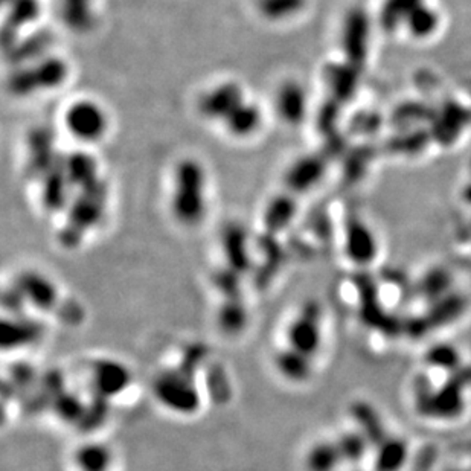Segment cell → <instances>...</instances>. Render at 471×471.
<instances>
[{
  "label": "cell",
  "instance_id": "1",
  "mask_svg": "<svg viewBox=\"0 0 471 471\" xmlns=\"http://www.w3.org/2000/svg\"><path fill=\"white\" fill-rule=\"evenodd\" d=\"M206 172L202 164L185 159L176 168L172 211L179 223L196 226L206 212Z\"/></svg>",
  "mask_w": 471,
  "mask_h": 471
},
{
  "label": "cell",
  "instance_id": "2",
  "mask_svg": "<svg viewBox=\"0 0 471 471\" xmlns=\"http://www.w3.org/2000/svg\"><path fill=\"white\" fill-rule=\"evenodd\" d=\"M108 200V188L100 180L93 187L83 189L70 208L69 219L61 230L60 240L68 247L80 244L87 230L97 225L104 212Z\"/></svg>",
  "mask_w": 471,
  "mask_h": 471
},
{
  "label": "cell",
  "instance_id": "3",
  "mask_svg": "<svg viewBox=\"0 0 471 471\" xmlns=\"http://www.w3.org/2000/svg\"><path fill=\"white\" fill-rule=\"evenodd\" d=\"M69 76V68L66 61L57 57L40 60L38 63L19 70L10 80V89L14 95L27 97L34 92L52 91L63 86Z\"/></svg>",
  "mask_w": 471,
  "mask_h": 471
},
{
  "label": "cell",
  "instance_id": "4",
  "mask_svg": "<svg viewBox=\"0 0 471 471\" xmlns=\"http://www.w3.org/2000/svg\"><path fill=\"white\" fill-rule=\"evenodd\" d=\"M285 345L315 357L322 345V308L319 302L310 300L290 321L285 331Z\"/></svg>",
  "mask_w": 471,
  "mask_h": 471
},
{
  "label": "cell",
  "instance_id": "5",
  "mask_svg": "<svg viewBox=\"0 0 471 471\" xmlns=\"http://www.w3.org/2000/svg\"><path fill=\"white\" fill-rule=\"evenodd\" d=\"M65 124L70 136L81 142L92 144L102 140L108 132V113L92 100H80L68 108Z\"/></svg>",
  "mask_w": 471,
  "mask_h": 471
},
{
  "label": "cell",
  "instance_id": "6",
  "mask_svg": "<svg viewBox=\"0 0 471 471\" xmlns=\"http://www.w3.org/2000/svg\"><path fill=\"white\" fill-rule=\"evenodd\" d=\"M157 400L174 412H193L198 406L197 391L182 371L170 370L155 383Z\"/></svg>",
  "mask_w": 471,
  "mask_h": 471
},
{
  "label": "cell",
  "instance_id": "7",
  "mask_svg": "<svg viewBox=\"0 0 471 471\" xmlns=\"http://www.w3.org/2000/svg\"><path fill=\"white\" fill-rule=\"evenodd\" d=\"M246 102L244 91L236 83H223L206 92L198 101V112L211 121H223Z\"/></svg>",
  "mask_w": 471,
  "mask_h": 471
},
{
  "label": "cell",
  "instance_id": "8",
  "mask_svg": "<svg viewBox=\"0 0 471 471\" xmlns=\"http://www.w3.org/2000/svg\"><path fill=\"white\" fill-rule=\"evenodd\" d=\"M345 249L353 263L368 266L379 253V243L370 226L360 219H353L345 230Z\"/></svg>",
  "mask_w": 471,
  "mask_h": 471
},
{
  "label": "cell",
  "instance_id": "9",
  "mask_svg": "<svg viewBox=\"0 0 471 471\" xmlns=\"http://www.w3.org/2000/svg\"><path fill=\"white\" fill-rule=\"evenodd\" d=\"M16 293L40 310H51L59 300V290L54 283L37 272L20 275L16 281Z\"/></svg>",
  "mask_w": 471,
  "mask_h": 471
},
{
  "label": "cell",
  "instance_id": "10",
  "mask_svg": "<svg viewBox=\"0 0 471 471\" xmlns=\"http://www.w3.org/2000/svg\"><path fill=\"white\" fill-rule=\"evenodd\" d=\"M368 17L362 10H353L343 23V51L354 68L363 61L364 52L368 48Z\"/></svg>",
  "mask_w": 471,
  "mask_h": 471
},
{
  "label": "cell",
  "instance_id": "11",
  "mask_svg": "<svg viewBox=\"0 0 471 471\" xmlns=\"http://www.w3.org/2000/svg\"><path fill=\"white\" fill-rule=\"evenodd\" d=\"M132 380L129 368L115 360H101L93 364L92 385L101 396H116L125 391Z\"/></svg>",
  "mask_w": 471,
  "mask_h": 471
},
{
  "label": "cell",
  "instance_id": "12",
  "mask_svg": "<svg viewBox=\"0 0 471 471\" xmlns=\"http://www.w3.org/2000/svg\"><path fill=\"white\" fill-rule=\"evenodd\" d=\"M308 97L298 81H287L276 93V112L290 125H299L307 116Z\"/></svg>",
  "mask_w": 471,
  "mask_h": 471
},
{
  "label": "cell",
  "instance_id": "13",
  "mask_svg": "<svg viewBox=\"0 0 471 471\" xmlns=\"http://www.w3.org/2000/svg\"><path fill=\"white\" fill-rule=\"evenodd\" d=\"M274 366L279 377L293 385L306 383L313 375V359L287 345L275 354Z\"/></svg>",
  "mask_w": 471,
  "mask_h": 471
},
{
  "label": "cell",
  "instance_id": "14",
  "mask_svg": "<svg viewBox=\"0 0 471 471\" xmlns=\"http://www.w3.org/2000/svg\"><path fill=\"white\" fill-rule=\"evenodd\" d=\"M327 164L321 156H304L290 168L285 183L293 194L304 193L319 183Z\"/></svg>",
  "mask_w": 471,
  "mask_h": 471
},
{
  "label": "cell",
  "instance_id": "15",
  "mask_svg": "<svg viewBox=\"0 0 471 471\" xmlns=\"http://www.w3.org/2000/svg\"><path fill=\"white\" fill-rule=\"evenodd\" d=\"M54 136L46 129H37L29 138V168L36 176H44L57 164Z\"/></svg>",
  "mask_w": 471,
  "mask_h": 471
},
{
  "label": "cell",
  "instance_id": "16",
  "mask_svg": "<svg viewBox=\"0 0 471 471\" xmlns=\"http://www.w3.org/2000/svg\"><path fill=\"white\" fill-rule=\"evenodd\" d=\"M72 187L69 179L66 176L63 161H59L44 176V189L42 200L44 208L51 212H59L65 208L68 202V188Z\"/></svg>",
  "mask_w": 471,
  "mask_h": 471
},
{
  "label": "cell",
  "instance_id": "17",
  "mask_svg": "<svg viewBox=\"0 0 471 471\" xmlns=\"http://www.w3.org/2000/svg\"><path fill=\"white\" fill-rule=\"evenodd\" d=\"M66 176L72 187L80 188L81 191L100 182L98 179V164L89 153L76 151L63 159Z\"/></svg>",
  "mask_w": 471,
  "mask_h": 471
},
{
  "label": "cell",
  "instance_id": "18",
  "mask_svg": "<svg viewBox=\"0 0 471 471\" xmlns=\"http://www.w3.org/2000/svg\"><path fill=\"white\" fill-rule=\"evenodd\" d=\"M439 27H441V16L438 10L428 5L427 2H424L423 5L418 6L417 10H413L409 14L403 28L413 40L424 42L434 37L435 34L438 33Z\"/></svg>",
  "mask_w": 471,
  "mask_h": 471
},
{
  "label": "cell",
  "instance_id": "19",
  "mask_svg": "<svg viewBox=\"0 0 471 471\" xmlns=\"http://www.w3.org/2000/svg\"><path fill=\"white\" fill-rule=\"evenodd\" d=\"M76 471H110L113 466V451L108 445L91 441L84 443L74 453Z\"/></svg>",
  "mask_w": 471,
  "mask_h": 471
},
{
  "label": "cell",
  "instance_id": "20",
  "mask_svg": "<svg viewBox=\"0 0 471 471\" xmlns=\"http://www.w3.org/2000/svg\"><path fill=\"white\" fill-rule=\"evenodd\" d=\"M223 247L232 272H244L249 266L246 230L230 223L223 230Z\"/></svg>",
  "mask_w": 471,
  "mask_h": 471
},
{
  "label": "cell",
  "instance_id": "21",
  "mask_svg": "<svg viewBox=\"0 0 471 471\" xmlns=\"http://www.w3.org/2000/svg\"><path fill=\"white\" fill-rule=\"evenodd\" d=\"M263 124V112L252 102H243L240 108L230 113L225 125L230 134L236 138H247L257 133Z\"/></svg>",
  "mask_w": 471,
  "mask_h": 471
},
{
  "label": "cell",
  "instance_id": "22",
  "mask_svg": "<svg viewBox=\"0 0 471 471\" xmlns=\"http://www.w3.org/2000/svg\"><path fill=\"white\" fill-rule=\"evenodd\" d=\"M353 418L362 428V434L366 436L370 444L380 445L389 435L386 432L385 424L380 415L370 403L355 402L351 407Z\"/></svg>",
  "mask_w": 471,
  "mask_h": 471
},
{
  "label": "cell",
  "instance_id": "23",
  "mask_svg": "<svg viewBox=\"0 0 471 471\" xmlns=\"http://www.w3.org/2000/svg\"><path fill=\"white\" fill-rule=\"evenodd\" d=\"M409 447L404 439L396 436L387 438L377 445V455H375V471H398L404 466Z\"/></svg>",
  "mask_w": 471,
  "mask_h": 471
},
{
  "label": "cell",
  "instance_id": "24",
  "mask_svg": "<svg viewBox=\"0 0 471 471\" xmlns=\"http://www.w3.org/2000/svg\"><path fill=\"white\" fill-rule=\"evenodd\" d=\"M296 214V200L293 194H284L275 197L264 214V223L268 234L284 230L291 223Z\"/></svg>",
  "mask_w": 471,
  "mask_h": 471
},
{
  "label": "cell",
  "instance_id": "25",
  "mask_svg": "<svg viewBox=\"0 0 471 471\" xmlns=\"http://www.w3.org/2000/svg\"><path fill=\"white\" fill-rule=\"evenodd\" d=\"M340 464L343 459L336 441H321L307 451V471H336Z\"/></svg>",
  "mask_w": 471,
  "mask_h": 471
},
{
  "label": "cell",
  "instance_id": "26",
  "mask_svg": "<svg viewBox=\"0 0 471 471\" xmlns=\"http://www.w3.org/2000/svg\"><path fill=\"white\" fill-rule=\"evenodd\" d=\"M426 0H385L381 5L379 22L385 31H396L398 28L404 27L409 14L423 5Z\"/></svg>",
  "mask_w": 471,
  "mask_h": 471
},
{
  "label": "cell",
  "instance_id": "27",
  "mask_svg": "<svg viewBox=\"0 0 471 471\" xmlns=\"http://www.w3.org/2000/svg\"><path fill=\"white\" fill-rule=\"evenodd\" d=\"M63 22L74 31H87L93 23L92 0H60Z\"/></svg>",
  "mask_w": 471,
  "mask_h": 471
},
{
  "label": "cell",
  "instance_id": "28",
  "mask_svg": "<svg viewBox=\"0 0 471 471\" xmlns=\"http://www.w3.org/2000/svg\"><path fill=\"white\" fill-rule=\"evenodd\" d=\"M466 308V302L464 298L459 295H449L441 298L436 306L430 310L426 321H427L428 327L432 328L435 325H443V323H449L462 315V311Z\"/></svg>",
  "mask_w": 471,
  "mask_h": 471
},
{
  "label": "cell",
  "instance_id": "29",
  "mask_svg": "<svg viewBox=\"0 0 471 471\" xmlns=\"http://www.w3.org/2000/svg\"><path fill=\"white\" fill-rule=\"evenodd\" d=\"M307 0H258L257 8L259 14L272 20H285L299 14L306 8Z\"/></svg>",
  "mask_w": 471,
  "mask_h": 471
},
{
  "label": "cell",
  "instance_id": "30",
  "mask_svg": "<svg viewBox=\"0 0 471 471\" xmlns=\"http://www.w3.org/2000/svg\"><path fill=\"white\" fill-rule=\"evenodd\" d=\"M38 16H40L38 0H12L10 2V14L5 27L17 33L28 23H33Z\"/></svg>",
  "mask_w": 471,
  "mask_h": 471
},
{
  "label": "cell",
  "instance_id": "31",
  "mask_svg": "<svg viewBox=\"0 0 471 471\" xmlns=\"http://www.w3.org/2000/svg\"><path fill=\"white\" fill-rule=\"evenodd\" d=\"M343 462H357L363 458L368 449V439L362 432H347L336 439Z\"/></svg>",
  "mask_w": 471,
  "mask_h": 471
},
{
  "label": "cell",
  "instance_id": "32",
  "mask_svg": "<svg viewBox=\"0 0 471 471\" xmlns=\"http://www.w3.org/2000/svg\"><path fill=\"white\" fill-rule=\"evenodd\" d=\"M426 360L430 366L441 368V370L456 371L459 370L460 355L458 349L447 343H439L428 349L426 354Z\"/></svg>",
  "mask_w": 471,
  "mask_h": 471
},
{
  "label": "cell",
  "instance_id": "33",
  "mask_svg": "<svg viewBox=\"0 0 471 471\" xmlns=\"http://www.w3.org/2000/svg\"><path fill=\"white\" fill-rule=\"evenodd\" d=\"M328 80L339 100H348L355 87V69L351 70L347 66H340L338 69H332L331 74H328Z\"/></svg>",
  "mask_w": 471,
  "mask_h": 471
},
{
  "label": "cell",
  "instance_id": "34",
  "mask_svg": "<svg viewBox=\"0 0 471 471\" xmlns=\"http://www.w3.org/2000/svg\"><path fill=\"white\" fill-rule=\"evenodd\" d=\"M450 287V276L445 270H432L423 279V293L430 299L444 298Z\"/></svg>",
  "mask_w": 471,
  "mask_h": 471
},
{
  "label": "cell",
  "instance_id": "35",
  "mask_svg": "<svg viewBox=\"0 0 471 471\" xmlns=\"http://www.w3.org/2000/svg\"><path fill=\"white\" fill-rule=\"evenodd\" d=\"M46 44H48V36H46V34H42V36H38V37L33 38V40H29V42H25V44H16V46L12 49V55L14 59L31 57V55L42 52Z\"/></svg>",
  "mask_w": 471,
  "mask_h": 471
},
{
  "label": "cell",
  "instance_id": "36",
  "mask_svg": "<svg viewBox=\"0 0 471 471\" xmlns=\"http://www.w3.org/2000/svg\"><path fill=\"white\" fill-rule=\"evenodd\" d=\"M467 196H468V198L471 200V188L468 189V193H467Z\"/></svg>",
  "mask_w": 471,
  "mask_h": 471
},
{
  "label": "cell",
  "instance_id": "37",
  "mask_svg": "<svg viewBox=\"0 0 471 471\" xmlns=\"http://www.w3.org/2000/svg\"><path fill=\"white\" fill-rule=\"evenodd\" d=\"M5 2H8V4H10V2H12V0H5Z\"/></svg>",
  "mask_w": 471,
  "mask_h": 471
}]
</instances>
